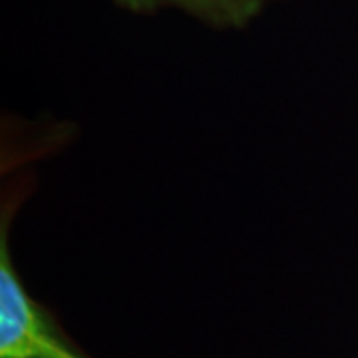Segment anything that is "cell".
Returning <instances> with one entry per match:
<instances>
[{
    "label": "cell",
    "mask_w": 358,
    "mask_h": 358,
    "mask_svg": "<svg viewBox=\"0 0 358 358\" xmlns=\"http://www.w3.org/2000/svg\"><path fill=\"white\" fill-rule=\"evenodd\" d=\"M32 179L4 183L0 207V358H92L66 334L50 308L26 289L14 265L10 227Z\"/></svg>",
    "instance_id": "6da1fadb"
},
{
    "label": "cell",
    "mask_w": 358,
    "mask_h": 358,
    "mask_svg": "<svg viewBox=\"0 0 358 358\" xmlns=\"http://www.w3.org/2000/svg\"><path fill=\"white\" fill-rule=\"evenodd\" d=\"M275 2L281 0H114L134 14L179 10L215 30H245Z\"/></svg>",
    "instance_id": "7a4b0ae2"
}]
</instances>
